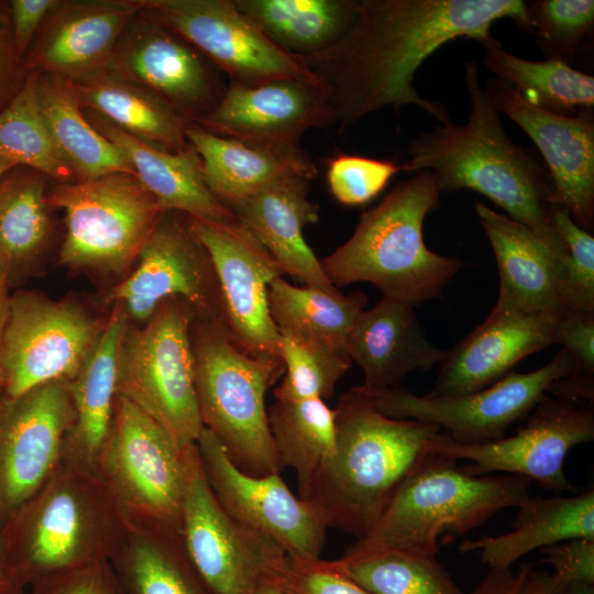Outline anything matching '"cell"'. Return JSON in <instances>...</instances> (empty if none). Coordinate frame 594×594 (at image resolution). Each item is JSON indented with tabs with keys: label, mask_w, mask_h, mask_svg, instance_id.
I'll use <instances>...</instances> for the list:
<instances>
[{
	"label": "cell",
	"mask_w": 594,
	"mask_h": 594,
	"mask_svg": "<svg viewBox=\"0 0 594 594\" xmlns=\"http://www.w3.org/2000/svg\"><path fill=\"white\" fill-rule=\"evenodd\" d=\"M526 6L522 0H359L344 34L302 59L324 92L339 134L384 108L410 105L444 123L451 120L448 109L415 88L419 67L448 42L487 37L497 20L526 29Z\"/></svg>",
	"instance_id": "6da1fadb"
},
{
	"label": "cell",
	"mask_w": 594,
	"mask_h": 594,
	"mask_svg": "<svg viewBox=\"0 0 594 594\" xmlns=\"http://www.w3.org/2000/svg\"><path fill=\"white\" fill-rule=\"evenodd\" d=\"M471 102L463 124L449 120L417 135L407 147L402 170L432 173L441 191L473 190L528 228L553 258L560 243L551 221L554 189L536 158L506 134L498 111L479 80L476 62L464 66Z\"/></svg>",
	"instance_id": "7a4b0ae2"
},
{
	"label": "cell",
	"mask_w": 594,
	"mask_h": 594,
	"mask_svg": "<svg viewBox=\"0 0 594 594\" xmlns=\"http://www.w3.org/2000/svg\"><path fill=\"white\" fill-rule=\"evenodd\" d=\"M336 410L337 449L317 472L307 502L333 527L365 537L441 429L387 417L350 388Z\"/></svg>",
	"instance_id": "3957f363"
},
{
	"label": "cell",
	"mask_w": 594,
	"mask_h": 594,
	"mask_svg": "<svg viewBox=\"0 0 594 594\" xmlns=\"http://www.w3.org/2000/svg\"><path fill=\"white\" fill-rule=\"evenodd\" d=\"M129 528L100 476L63 458L48 481L7 518L1 537L8 565L26 586L111 560Z\"/></svg>",
	"instance_id": "277c9868"
},
{
	"label": "cell",
	"mask_w": 594,
	"mask_h": 594,
	"mask_svg": "<svg viewBox=\"0 0 594 594\" xmlns=\"http://www.w3.org/2000/svg\"><path fill=\"white\" fill-rule=\"evenodd\" d=\"M441 193L427 170L398 183L361 215L348 241L319 258L329 280L336 287L367 282L383 297L413 307L440 296L465 265L425 243L424 222L439 207Z\"/></svg>",
	"instance_id": "5b68a950"
},
{
	"label": "cell",
	"mask_w": 594,
	"mask_h": 594,
	"mask_svg": "<svg viewBox=\"0 0 594 594\" xmlns=\"http://www.w3.org/2000/svg\"><path fill=\"white\" fill-rule=\"evenodd\" d=\"M531 481L509 474L473 475L457 460L430 453L405 477L373 529L342 558L398 550L436 557L439 537L462 536L530 496Z\"/></svg>",
	"instance_id": "8992f818"
},
{
	"label": "cell",
	"mask_w": 594,
	"mask_h": 594,
	"mask_svg": "<svg viewBox=\"0 0 594 594\" xmlns=\"http://www.w3.org/2000/svg\"><path fill=\"white\" fill-rule=\"evenodd\" d=\"M190 339L204 427L243 472L255 476L280 474L265 395L284 374L283 362L248 355L215 319L195 316Z\"/></svg>",
	"instance_id": "52a82bcc"
},
{
	"label": "cell",
	"mask_w": 594,
	"mask_h": 594,
	"mask_svg": "<svg viewBox=\"0 0 594 594\" xmlns=\"http://www.w3.org/2000/svg\"><path fill=\"white\" fill-rule=\"evenodd\" d=\"M193 307L163 301L145 326L124 336L118 395L153 418L180 447L196 443L202 428L195 387L190 328Z\"/></svg>",
	"instance_id": "ba28073f"
},
{
	"label": "cell",
	"mask_w": 594,
	"mask_h": 594,
	"mask_svg": "<svg viewBox=\"0 0 594 594\" xmlns=\"http://www.w3.org/2000/svg\"><path fill=\"white\" fill-rule=\"evenodd\" d=\"M184 449L153 418L118 395L97 473L129 527H165L180 534Z\"/></svg>",
	"instance_id": "9c48e42d"
},
{
	"label": "cell",
	"mask_w": 594,
	"mask_h": 594,
	"mask_svg": "<svg viewBox=\"0 0 594 594\" xmlns=\"http://www.w3.org/2000/svg\"><path fill=\"white\" fill-rule=\"evenodd\" d=\"M50 200L65 213L61 261L74 268L127 267L165 212L130 173L63 183Z\"/></svg>",
	"instance_id": "30bf717a"
},
{
	"label": "cell",
	"mask_w": 594,
	"mask_h": 594,
	"mask_svg": "<svg viewBox=\"0 0 594 594\" xmlns=\"http://www.w3.org/2000/svg\"><path fill=\"white\" fill-rule=\"evenodd\" d=\"M571 371L572 359L562 349L538 370L510 372L493 385L465 395L420 396L399 387L362 385L354 389L387 417L435 425L461 444H483L504 438L515 421L531 413L550 385Z\"/></svg>",
	"instance_id": "8fae6325"
},
{
	"label": "cell",
	"mask_w": 594,
	"mask_h": 594,
	"mask_svg": "<svg viewBox=\"0 0 594 594\" xmlns=\"http://www.w3.org/2000/svg\"><path fill=\"white\" fill-rule=\"evenodd\" d=\"M180 537L191 562L216 594H253L286 560L271 537L231 517L205 476L196 443L185 447Z\"/></svg>",
	"instance_id": "7c38bea8"
},
{
	"label": "cell",
	"mask_w": 594,
	"mask_h": 594,
	"mask_svg": "<svg viewBox=\"0 0 594 594\" xmlns=\"http://www.w3.org/2000/svg\"><path fill=\"white\" fill-rule=\"evenodd\" d=\"M101 329L78 306L33 294L9 300L0 336L6 398L56 381L72 382Z\"/></svg>",
	"instance_id": "4fadbf2b"
},
{
	"label": "cell",
	"mask_w": 594,
	"mask_h": 594,
	"mask_svg": "<svg viewBox=\"0 0 594 594\" xmlns=\"http://www.w3.org/2000/svg\"><path fill=\"white\" fill-rule=\"evenodd\" d=\"M141 12L175 31L230 81L318 80L302 58L277 47L234 0H139Z\"/></svg>",
	"instance_id": "5bb4252c"
},
{
	"label": "cell",
	"mask_w": 594,
	"mask_h": 594,
	"mask_svg": "<svg viewBox=\"0 0 594 594\" xmlns=\"http://www.w3.org/2000/svg\"><path fill=\"white\" fill-rule=\"evenodd\" d=\"M186 218L210 257L221 321L231 341L250 356L282 361L279 334L268 307V287L284 275L279 264L238 221Z\"/></svg>",
	"instance_id": "9a60e30c"
},
{
	"label": "cell",
	"mask_w": 594,
	"mask_h": 594,
	"mask_svg": "<svg viewBox=\"0 0 594 594\" xmlns=\"http://www.w3.org/2000/svg\"><path fill=\"white\" fill-rule=\"evenodd\" d=\"M594 439V413L590 406L544 395L526 425L510 437L483 444H461L439 431L430 453L469 460L473 475H518L556 491H573L564 473L568 452Z\"/></svg>",
	"instance_id": "2e32d148"
},
{
	"label": "cell",
	"mask_w": 594,
	"mask_h": 594,
	"mask_svg": "<svg viewBox=\"0 0 594 594\" xmlns=\"http://www.w3.org/2000/svg\"><path fill=\"white\" fill-rule=\"evenodd\" d=\"M196 447L208 484L231 517L274 539L290 559H320L329 526L315 505L288 488L280 474L243 472L206 427Z\"/></svg>",
	"instance_id": "e0dca14e"
},
{
	"label": "cell",
	"mask_w": 594,
	"mask_h": 594,
	"mask_svg": "<svg viewBox=\"0 0 594 594\" xmlns=\"http://www.w3.org/2000/svg\"><path fill=\"white\" fill-rule=\"evenodd\" d=\"M136 258L135 270L110 294L128 318L146 322L163 301L182 298L195 316L222 323L210 257L185 215L165 211Z\"/></svg>",
	"instance_id": "ac0fdd59"
},
{
	"label": "cell",
	"mask_w": 594,
	"mask_h": 594,
	"mask_svg": "<svg viewBox=\"0 0 594 594\" xmlns=\"http://www.w3.org/2000/svg\"><path fill=\"white\" fill-rule=\"evenodd\" d=\"M69 383H46L0 406V518L31 498L62 463L74 419Z\"/></svg>",
	"instance_id": "d6986e66"
},
{
	"label": "cell",
	"mask_w": 594,
	"mask_h": 594,
	"mask_svg": "<svg viewBox=\"0 0 594 594\" xmlns=\"http://www.w3.org/2000/svg\"><path fill=\"white\" fill-rule=\"evenodd\" d=\"M142 14L139 24L132 21L122 34L106 69L146 88L197 123L216 107L227 85L195 46Z\"/></svg>",
	"instance_id": "ffe728a7"
},
{
	"label": "cell",
	"mask_w": 594,
	"mask_h": 594,
	"mask_svg": "<svg viewBox=\"0 0 594 594\" xmlns=\"http://www.w3.org/2000/svg\"><path fill=\"white\" fill-rule=\"evenodd\" d=\"M498 112L513 120L541 153L554 189L556 205L566 208L574 222L594 227V116L592 109L565 116L526 101L512 86L488 78Z\"/></svg>",
	"instance_id": "44dd1931"
},
{
	"label": "cell",
	"mask_w": 594,
	"mask_h": 594,
	"mask_svg": "<svg viewBox=\"0 0 594 594\" xmlns=\"http://www.w3.org/2000/svg\"><path fill=\"white\" fill-rule=\"evenodd\" d=\"M196 124L220 136L287 146L300 145L308 130L332 125L320 85L297 79L229 82L216 107Z\"/></svg>",
	"instance_id": "7402d4cb"
},
{
	"label": "cell",
	"mask_w": 594,
	"mask_h": 594,
	"mask_svg": "<svg viewBox=\"0 0 594 594\" xmlns=\"http://www.w3.org/2000/svg\"><path fill=\"white\" fill-rule=\"evenodd\" d=\"M559 316L525 312L496 301L487 318L446 352L428 395H465L498 382L522 359L553 344Z\"/></svg>",
	"instance_id": "603a6c76"
},
{
	"label": "cell",
	"mask_w": 594,
	"mask_h": 594,
	"mask_svg": "<svg viewBox=\"0 0 594 594\" xmlns=\"http://www.w3.org/2000/svg\"><path fill=\"white\" fill-rule=\"evenodd\" d=\"M33 55L45 74L69 81L108 67L139 0L57 1Z\"/></svg>",
	"instance_id": "cb8c5ba5"
},
{
	"label": "cell",
	"mask_w": 594,
	"mask_h": 594,
	"mask_svg": "<svg viewBox=\"0 0 594 594\" xmlns=\"http://www.w3.org/2000/svg\"><path fill=\"white\" fill-rule=\"evenodd\" d=\"M310 180L285 177L232 204L229 209L276 260L284 274L327 292L329 280L304 238V229L319 221V206L310 200Z\"/></svg>",
	"instance_id": "d4e9b609"
},
{
	"label": "cell",
	"mask_w": 594,
	"mask_h": 594,
	"mask_svg": "<svg viewBox=\"0 0 594 594\" xmlns=\"http://www.w3.org/2000/svg\"><path fill=\"white\" fill-rule=\"evenodd\" d=\"M345 351L364 374L362 386L396 388L413 371L439 365L446 351L425 336L415 307L383 297L356 318Z\"/></svg>",
	"instance_id": "484cf974"
},
{
	"label": "cell",
	"mask_w": 594,
	"mask_h": 594,
	"mask_svg": "<svg viewBox=\"0 0 594 594\" xmlns=\"http://www.w3.org/2000/svg\"><path fill=\"white\" fill-rule=\"evenodd\" d=\"M186 138L200 158L208 188L228 208L278 179L311 180L318 175L301 145L241 141L213 134L196 123L187 125Z\"/></svg>",
	"instance_id": "4316f807"
},
{
	"label": "cell",
	"mask_w": 594,
	"mask_h": 594,
	"mask_svg": "<svg viewBox=\"0 0 594 594\" xmlns=\"http://www.w3.org/2000/svg\"><path fill=\"white\" fill-rule=\"evenodd\" d=\"M89 121L124 154L134 176L164 211L216 222L238 221L208 188L191 146L185 151L161 147L122 131L95 111L89 112Z\"/></svg>",
	"instance_id": "83f0119b"
},
{
	"label": "cell",
	"mask_w": 594,
	"mask_h": 594,
	"mask_svg": "<svg viewBox=\"0 0 594 594\" xmlns=\"http://www.w3.org/2000/svg\"><path fill=\"white\" fill-rule=\"evenodd\" d=\"M127 330L128 317L116 305L90 354L69 383L74 419L64 458L94 473L113 422L120 352Z\"/></svg>",
	"instance_id": "f1b7e54d"
},
{
	"label": "cell",
	"mask_w": 594,
	"mask_h": 594,
	"mask_svg": "<svg viewBox=\"0 0 594 594\" xmlns=\"http://www.w3.org/2000/svg\"><path fill=\"white\" fill-rule=\"evenodd\" d=\"M475 212L493 249L499 274L497 301L532 314L566 310L553 256L524 224L476 202Z\"/></svg>",
	"instance_id": "f546056e"
},
{
	"label": "cell",
	"mask_w": 594,
	"mask_h": 594,
	"mask_svg": "<svg viewBox=\"0 0 594 594\" xmlns=\"http://www.w3.org/2000/svg\"><path fill=\"white\" fill-rule=\"evenodd\" d=\"M512 530L464 540L461 552L480 551L490 569H509L534 550L572 539L594 540V491L564 497L529 496L519 506Z\"/></svg>",
	"instance_id": "4dcf8cb0"
},
{
	"label": "cell",
	"mask_w": 594,
	"mask_h": 594,
	"mask_svg": "<svg viewBox=\"0 0 594 594\" xmlns=\"http://www.w3.org/2000/svg\"><path fill=\"white\" fill-rule=\"evenodd\" d=\"M81 107L143 141L172 151L190 147L189 122L168 102L146 88L103 69L70 81Z\"/></svg>",
	"instance_id": "1f68e13d"
},
{
	"label": "cell",
	"mask_w": 594,
	"mask_h": 594,
	"mask_svg": "<svg viewBox=\"0 0 594 594\" xmlns=\"http://www.w3.org/2000/svg\"><path fill=\"white\" fill-rule=\"evenodd\" d=\"M36 90L52 141L73 177L85 180L113 173L133 174L124 154L84 116L69 80L37 74Z\"/></svg>",
	"instance_id": "d6a6232c"
},
{
	"label": "cell",
	"mask_w": 594,
	"mask_h": 594,
	"mask_svg": "<svg viewBox=\"0 0 594 594\" xmlns=\"http://www.w3.org/2000/svg\"><path fill=\"white\" fill-rule=\"evenodd\" d=\"M110 563L124 594H216L169 528L130 527Z\"/></svg>",
	"instance_id": "836d02e7"
},
{
	"label": "cell",
	"mask_w": 594,
	"mask_h": 594,
	"mask_svg": "<svg viewBox=\"0 0 594 594\" xmlns=\"http://www.w3.org/2000/svg\"><path fill=\"white\" fill-rule=\"evenodd\" d=\"M282 51L305 58L334 44L353 22L359 0H234Z\"/></svg>",
	"instance_id": "e575fe53"
},
{
	"label": "cell",
	"mask_w": 594,
	"mask_h": 594,
	"mask_svg": "<svg viewBox=\"0 0 594 594\" xmlns=\"http://www.w3.org/2000/svg\"><path fill=\"white\" fill-rule=\"evenodd\" d=\"M363 292L349 295L339 289L322 290L312 286H296L275 278L268 287L271 317L278 331H287L346 353L350 331L366 309Z\"/></svg>",
	"instance_id": "d590c367"
},
{
	"label": "cell",
	"mask_w": 594,
	"mask_h": 594,
	"mask_svg": "<svg viewBox=\"0 0 594 594\" xmlns=\"http://www.w3.org/2000/svg\"><path fill=\"white\" fill-rule=\"evenodd\" d=\"M479 42L484 48V65L494 78L512 86L529 103L565 116L575 114L578 109H593V76L560 59L534 62L518 57L492 35Z\"/></svg>",
	"instance_id": "8d00e7d4"
},
{
	"label": "cell",
	"mask_w": 594,
	"mask_h": 594,
	"mask_svg": "<svg viewBox=\"0 0 594 594\" xmlns=\"http://www.w3.org/2000/svg\"><path fill=\"white\" fill-rule=\"evenodd\" d=\"M268 424L282 469L294 470L298 496L307 501L312 481L336 452V410L323 399H275Z\"/></svg>",
	"instance_id": "74e56055"
},
{
	"label": "cell",
	"mask_w": 594,
	"mask_h": 594,
	"mask_svg": "<svg viewBox=\"0 0 594 594\" xmlns=\"http://www.w3.org/2000/svg\"><path fill=\"white\" fill-rule=\"evenodd\" d=\"M371 594H464L436 557L398 550L332 560Z\"/></svg>",
	"instance_id": "f35d334b"
},
{
	"label": "cell",
	"mask_w": 594,
	"mask_h": 594,
	"mask_svg": "<svg viewBox=\"0 0 594 594\" xmlns=\"http://www.w3.org/2000/svg\"><path fill=\"white\" fill-rule=\"evenodd\" d=\"M37 74H31L0 111V158L58 180L73 177L59 157L40 107Z\"/></svg>",
	"instance_id": "ab89813d"
},
{
	"label": "cell",
	"mask_w": 594,
	"mask_h": 594,
	"mask_svg": "<svg viewBox=\"0 0 594 594\" xmlns=\"http://www.w3.org/2000/svg\"><path fill=\"white\" fill-rule=\"evenodd\" d=\"M44 182L22 175L0 184V266L31 260L50 232Z\"/></svg>",
	"instance_id": "60d3db41"
},
{
	"label": "cell",
	"mask_w": 594,
	"mask_h": 594,
	"mask_svg": "<svg viewBox=\"0 0 594 594\" xmlns=\"http://www.w3.org/2000/svg\"><path fill=\"white\" fill-rule=\"evenodd\" d=\"M278 334L285 372L275 399L330 398L352 364L348 354L287 331Z\"/></svg>",
	"instance_id": "b9f144b4"
},
{
	"label": "cell",
	"mask_w": 594,
	"mask_h": 594,
	"mask_svg": "<svg viewBox=\"0 0 594 594\" xmlns=\"http://www.w3.org/2000/svg\"><path fill=\"white\" fill-rule=\"evenodd\" d=\"M551 221L560 243L556 264L564 306L594 312V238L562 206H554Z\"/></svg>",
	"instance_id": "7bdbcfd3"
},
{
	"label": "cell",
	"mask_w": 594,
	"mask_h": 594,
	"mask_svg": "<svg viewBox=\"0 0 594 594\" xmlns=\"http://www.w3.org/2000/svg\"><path fill=\"white\" fill-rule=\"evenodd\" d=\"M527 28L534 30L548 58L568 63L594 22L593 0H537L526 6Z\"/></svg>",
	"instance_id": "ee69618b"
},
{
	"label": "cell",
	"mask_w": 594,
	"mask_h": 594,
	"mask_svg": "<svg viewBox=\"0 0 594 594\" xmlns=\"http://www.w3.org/2000/svg\"><path fill=\"white\" fill-rule=\"evenodd\" d=\"M553 343L563 345L572 371L553 382L548 393L574 404L594 398V312L565 310L557 319Z\"/></svg>",
	"instance_id": "f6af8a7d"
},
{
	"label": "cell",
	"mask_w": 594,
	"mask_h": 594,
	"mask_svg": "<svg viewBox=\"0 0 594 594\" xmlns=\"http://www.w3.org/2000/svg\"><path fill=\"white\" fill-rule=\"evenodd\" d=\"M398 172L402 166L395 162L342 153L329 161L327 183L338 202L361 206L375 198Z\"/></svg>",
	"instance_id": "bcb514c9"
},
{
	"label": "cell",
	"mask_w": 594,
	"mask_h": 594,
	"mask_svg": "<svg viewBox=\"0 0 594 594\" xmlns=\"http://www.w3.org/2000/svg\"><path fill=\"white\" fill-rule=\"evenodd\" d=\"M272 583L283 594H371L340 572L332 560L286 557Z\"/></svg>",
	"instance_id": "7dc6e473"
},
{
	"label": "cell",
	"mask_w": 594,
	"mask_h": 594,
	"mask_svg": "<svg viewBox=\"0 0 594 594\" xmlns=\"http://www.w3.org/2000/svg\"><path fill=\"white\" fill-rule=\"evenodd\" d=\"M33 594H124L110 560L70 569L31 585Z\"/></svg>",
	"instance_id": "c3c4849f"
},
{
	"label": "cell",
	"mask_w": 594,
	"mask_h": 594,
	"mask_svg": "<svg viewBox=\"0 0 594 594\" xmlns=\"http://www.w3.org/2000/svg\"><path fill=\"white\" fill-rule=\"evenodd\" d=\"M552 566L560 587L572 583L594 584V540L572 539L540 549Z\"/></svg>",
	"instance_id": "681fc988"
},
{
	"label": "cell",
	"mask_w": 594,
	"mask_h": 594,
	"mask_svg": "<svg viewBox=\"0 0 594 594\" xmlns=\"http://www.w3.org/2000/svg\"><path fill=\"white\" fill-rule=\"evenodd\" d=\"M56 3L55 0H13L10 2L12 40L18 57L28 50L37 28Z\"/></svg>",
	"instance_id": "f907efd6"
},
{
	"label": "cell",
	"mask_w": 594,
	"mask_h": 594,
	"mask_svg": "<svg viewBox=\"0 0 594 594\" xmlns=\"http://www.w3.org/2000/svg\"><path fill=\"white\" fill-rule=\"evenodd\" d=\"M559 590V582L552 573L535 564H524L515 575L512 594H557Z\"/></svg>",
	"instance_id": "816d5d0a"
},
{
	"label": "cell",
	"mask_w": 594,
	"mask_h": 594,
	"mask_svg": "<svg viewBox=\"0 0 594 594\" xmlns=\"http://www.w3.org/2000/svg\"><path fill=\"white\" fill-rule=\"evenodd\" d=\"M18 57L10 30L9 19L6 12L0 11V96L4 92Z\"/></svg>",
	"instance_id": "f5cc1de1"
},
{
	"label": "cell",
	"mask_w": 594,
	"mask_h": 594,
	"mask_svg": "<svg viewBox=\"0 0 594 594\" xmlns=\"http://www.w3.org/2000/svg\"><path fill=\"white\" fill-rule=\"evenodd\" d=\"M515 575L509 569H490L471 594H512Z\"/></svg>",
	"instance_id": "db71d44e"
},
{
	"label": "cell",
	"mask_w": 594,
	"mask_h": 594,
	"mask_svg": "<svg viewBox=\"0 0 594 594\" xmlns=\"http://www.w3.org/2000/svg\"><path fill=\"white\" fill-rule=\"evenodd\" d=\"M24 587L7 563L0 526V594H23Z\"/></svg>",
	"instance_id": "11a10c76"
},
{
	"label": "cell",
	"mask_w": 594,
	"mask_h": 594,
	"mask_svg": "<svg viewBox=\"0 0 594 594\" xmlns=\"http://www.w3.org/2000/svg\"><path fill=\"white\" fill-rule=\"evenodd\" d=\"M557 594H594V586L584 583H572L560 587Z\"/></svg>",
	"instance_id": "9f6ffc18"
},
{
	"label": "cell",
	"mask_w": 594,
	"mask_h": 594,
	"mask_svg": "<svg viewBox=\"0 0 594 594\" xmlns=\"http://www.w3.org/2000/svg\"><path fill=\"white\" fill-rule=\"evenodd\" d=\"M8 304L9 301H7L4 296L3 278L0 271V336L7 317Z\"/></svg>",
	"instance_id": "6f0895ef"
},
{
	"label": "cell",
	"mask_w": 594,
	"mask_h": 594,
	"mask_svg": "<svg viewBox=\"0 0 594 594\" xmlns=\"http://www.w3.org/2000/svg\"><path fill=\"white\" fill-rule=\"evenodd\" d=\"M253 594H283L272 582L262 583Z\"/></svg>",
	"instance_id": "680465c9"
},
{
	"label": "cell",
	"mask_w": 594,
	"mask_h": 594,
	"mask_svg": "<svg viewBox=\"0 0 594 594\" xmlns=\"http://www.w3.org/2000/svg\"><path fill=\"white\" fill-rule=\"evenodd\" d=\"M15 165L7 160L0 158V177L13 168Z\"/></svg>",
	"instance_id": "91938a15"
},
{
	"label": "cell",
	"mask_w": 594,
	"mask_h": 594,
	"mask_svg": "<svg viewBox=\"0 0 594 594\" xmlns=\"http://www.w3.org/2000/svg\"><path fill=\"white\" fill-rule=\"evenodd\" d=\"M3 389V375L0 369V391Z\"/></svg>",
	"instance_id": "94428289"
}]
</instances>
